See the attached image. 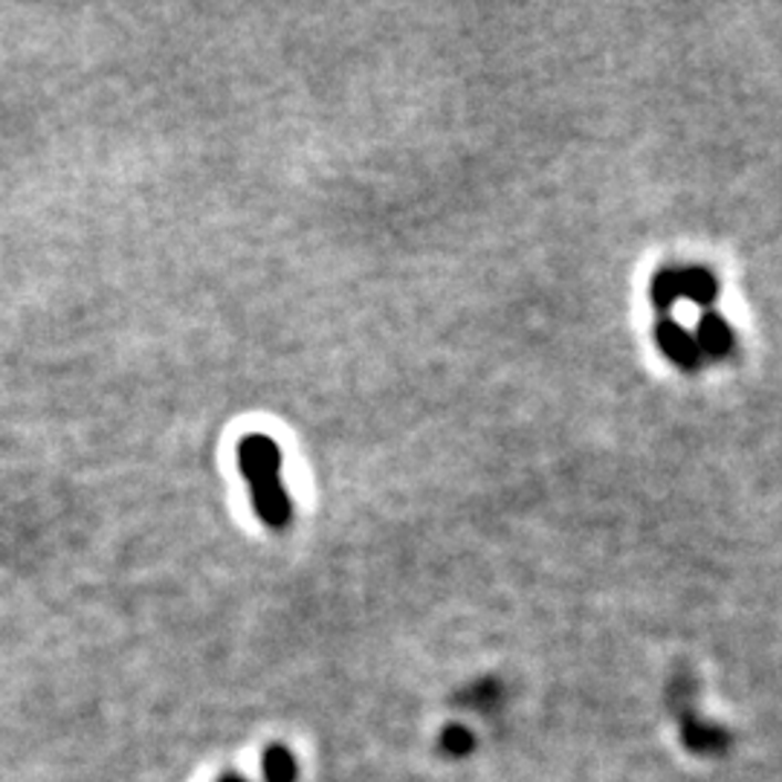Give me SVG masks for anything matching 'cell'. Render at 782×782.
<instances>
[{"label":"cell","mask_w":782,"mask_h":782,"mask_svg":"<svg viewBox=\"0 0 782 782\" xmlns=\"http://www.w3.org/2000/svg\"><path fill=\"white\" fill-rule=\"evenodd\" d=\"M238 467L250 484L256 513L270 528H284L293 517L290 499L281 484V449L270 435H247L238 444Z\"/></svg>","instance_id":"6da1fadb"},{"label":"cell","mask_w":782,"mask_h":782,"mask_svg":"<svg viewBox=\"0 0 782 782\" xmlns=\"http://www.w3.org/2000/svg\"><path fill=\"white\" fill-rule=\"evenodd\" d=\"M655 340L661 345V351L669 359L681 368H699L701 351L692 340V334L684 325H678L676 320H661L655 327Z\"/></svg>","instance_id":"7a4b0ae2"},{"label":"cell","mask_w":782,"mask_h":782,"mask_svg":"<svg viewBox=\"0 0 782 782\" xmlns=\"http://www.w3.org/2000/svg\"><path fill=\"white\" fill-rule=\"evenodd\" d=\"M692 340L699 345L701 357L707 354V357L722 359L728 357L730 348H733V331H730V325L719 313H705L699 320V327H696V334H692Z\"/></svg>","instance_id":"3957f363"},{"label":"cell","mask_w":782,"mask_h":782,"mask_svg":"<svg viewBox=\"0 0 782 782\" xmlns=\"http://www.w3.org/2000/svg\"><path fill=\"white\" fill-rule=\"evenodd\" d=\"M678 281H681V296L690 299L699 307H710L716 302L719 284L705 267H690V270H678Z\"/></svg>","instance_id":"277c9868"},{"label":"cell","mask_w":782,"mask_h":782,"mask_svg":"<svg viewBox=\"0 0 782 782\" xmlns=\"http://www.w3.org/2000/svg\"><path fill=\"white\" fill-rule=\"evenodd\" d=\"M681 296V281H678V270H661L653 281V302L658 311H669L676 299Z\"/></svg>","instance_id":"5b68a950"},{"label":"cell","mask_w":782,"mask_h":782,"mask_svg":"<svg viewBox=\"0 0 782 782\" xmlns=\"http://www.w3.org/2000/svg\"><path fill=\"white\" fill-rule=\"evenodd\" d=\"M267 774H270V780L273 782H288L290 774H293V768H290V760L284 757L281 751H275L273 757H270V765H267Z\"/></svg>","instance_id":"8992f818"}]
</instances>
